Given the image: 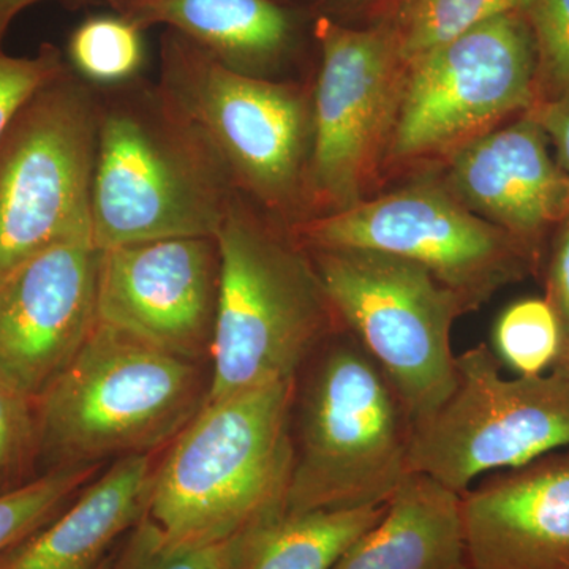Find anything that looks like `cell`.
I'll list each match as a JSON object with an SVG mask.
<instances>
[{
  "instance_id": "obj_1",
  "label": "cell",
  "mask_w": 569,
  "mask_h": 569,
  "mask_svg": "<svg viewBox=\"0 0 569 569\" xmlns=\"http://www.w3.org/2000/svg\"><path fill=\"white\" fill-rule=\"evenodd\" d=\"M97 91V249L217 236L238 190L200 129L148 77Z\"/></svg>"
},
{
  "instance_id": "obj_2",
  "label": "cell",
  "mask_w": 569,
  "mask_h": 569,
  "mask_svg": "<svg viewBox=\"0 0 569 569\" xmlns=\"http://www.w3.org/2000/svg\"><path fill=\"white\" fill-rule=\"evenodd\" d=\"M295 380L208 400L171 441L146 512L164 541L217 545L284 512Z\"/></svg>"
},
{
  "instance_id": "obj_3",
  "label": "cell",
  "mask_w": 569,
  "mask_h": 569,
  "mask_svg": "<svg viewBox=\"0 0 569 569\" xmlns=\"http://www.w3.org/2000/svg\"><path fill=\"white\" fill-rule=\"evenodd\" d=\"M413 425L388 373L346 326L337 329L295 380L284 512L387 503L410 473Z\"/></svg>"
},
{
  "instance_id": "obj_4",
  "label": "cell",
  "mask_w": 569,
  "mask_h": 569,
  "mask_svg": "<svg viewBox=\"0 0 569 569\" xmlns=\"http://www.w3.org/2000/svg\"><path fill=\"white\" fill-rule=\"evenodd\" d=\"M220 290L208 400L293 381L342 328L290 227L236 193L217 233Z\"/></svg>"
},
{
  "instance_id": "obj_5",
  "label": "cell",
  "mask_w": 569,
  "mask_h": 569,
  "mask_svg": "<svg viewBox=\"0 0 569 569\" xmlns=\"http://www.w3.org/2000/svg\"><path fill=\"white\" fill-rule=\"evenodd\" d=\"M208 389L200 362L99 321L80 353L33 402L40 458L61 468L152 455L192 421Z\"/></svg>"
},
{
  "instance_id": "obj_6",
  "label": "cell",
  "mask_w": 569,
  "mask_h": 569,
  "mask_svg": "<svg viewBox=\"0 0 569 569\" xmlns=\"http://www.w3.org/2000/svg\"><path fill=\"white\" fill-rule=\"evenodd\" d=\"M157 82L204 134L238 193L288 227L306 219L312 91L228 69L171 29L160 36Z\"/></svg>"
},
{
  "instance_id": "obj_7",
  "label": "cell",
  "mask_w": 569,
  "mask_h": 569,
  "mask_svg": "<svg viewBox=\"0 0 569 569\" xmlns=\"http://www.w3.org/2000/svg\"><path fill=\"white\" fill-rule=\"evenodd\" d=\"M306 249L340 323L388 373L413 421L429 418L455 385L451 329L470 312L462 299L426 268L396 254Z\"/></svg>"
},
{
  "instance_id": "obj_8",
  "label": "cell",
  "mask_w": 569,
  "mask_h": 569,
  "mask_svg": "<svg viewBox=\"0 0 569 569\" xmlns=\"http://www.w3.org/2000/svg\"><path fill=\"white\" fill-rule=\"evenodd\" d=\"M97 129L99 91L67 67L3 133L0 277L48 247L92 239Z\"/></svg>"
},
{
  "instance_id": "obj_9",
  "label": "cell",
  "mask_w": 569,
  "mask_h": 569,
  "mask_svg": "<svg viewBox=\"0 0 569 569\" xmlns=\"http://www.w3.org/2000/svg\"><path fill=\"white\" fill-rule=\"evenodd\" d=\"M500 367L486 343L456 356L451 392L413 425L410 471L462 496L478 478L569 448V378H505Z\"/></svg>"
},
{
  "instance_id": "obj_10",
  "label": "cell",
  "mask_w": 569,
  "mask_h": 569,
  "mask_svg": "<svg viewBox=\"0 0 569 569\" xmlns=\"http://www.w3.org/2000/svg\"><path fill=\"white\" fill-rule=\"evenodd\" d=\"M313 37L320 69L312 88L306 219L365 201L387 159L407 71L383 24L358 31L320 14Z\"/></svg>"
},
{
  "instance_id": "obj_11",
  "label": "cell",
  "mask_w": 569,
  "mask_h": 569,
  "mask_svg": "<svg viewBox=\"0 0 569 569\" xmlns=\"http://www.w3.org/2000/svg\"><path fill=\"white\" fill-rule=\"evenodd\" d=\"M538 103V58L523 11L498 14L407 62L387 159L452 153Z\"/></svg>"
},
{
  "instance_id": "obj_12",
  "label": "cell",
  "mask_w": 569,
  "mask_h": 569,
  "mask_svg": "<svg viewBox=\"0 0 569 569\" xmlns=\"http://www.w3.org/2000/svg\"><path fill=\"white\" fill-rule=\"evenodd\" d=\"M305 247H343L406 258L475 310L522 279L535 252L471 212L447 187L417 183L290 227Z\"/></svg>"
},
{
  "instance_id": "obj_13",
  "label": "cell",
  "mask_w": 569,
  "mask_h": 569,
  "mask_svg": "<svg viewBox=\"0 0 569 569\" xmlns=\"http://www.w3.org/2000/svg\"><path fill=\"white\" fill-rule=\"evenodd\" d=\"M219 290L217 236L100 250L99 321L179 358H211Z\"/></svg>"
},
{
  "instance_id": "obj_14",
  "label": "cell",
  "mask_w": 569,
  "mask_h": 569,
  "mask_svg": "<svg viewBox=\"0 0 569 569\" xmlns=\"http://www.w3.org/2000/svg\"><path fill=\"white\" fill-rule=\"evenodd\" d=\"M100 250L69 239L0 277V383L36 402L99 325Z\"/></svg>"
},
{
  "instance_id": "obj_15",
  "label": "cell",
  "mask_w": 569,
  "mask_h": 569,
  "mask_svg": "<svg viewBox=\"0 0 569 569\" xmlns=\"http://www.w3.org/2000/svg\"><path fill=\"white\" fill-rule=\"evenodd\" d=\"M470 569H569V448L462 493Z\"/></svg>"
},
{
  "instance_id": "obj_16",
  "label": "cell",
  "mask_w": 569,
  "mask_h": 569,
  "mask_svg": "<svg viewBox=\"0 0 569 569\" xmlns=\"http://www.w3.org/2000/svg\"><path fill=\"white\" fill-rule=\"evenodd\" d=\"M533 112L449 153V192L530 247L569 216V176L549 153Z\"/></svg>"
},
{
  "instance_id": "obj_17",
  "label": "cell",
  "mask_w": 569,
  "mask_h": 569,
  "mask_svg": "<svg viewBox=\"0 0 569 569\" xmlns=\"http://www.w3.org/2000/svg\"><path fill=\"white\" fill-rule=\"evenodd\" d=\"M151 455L114 460L50 522L0 553V569H102L148 512Z\"/></svg>"
},
{
  "instance_id": "obj_18",
  "label": "cell",
  "mask_w": 569,
  "mask_h": 569,
  "mask_svg": "<svg viewBox=\"0 0 569 569\" xmlns=\"http://www.w3.org/2000/svg\"><path fill=\"white\" fill-rule=\"evenodd\" d=\"M123 17L179 32L228 69L266 80L283 81L301 43V20L280 0H146Z\"/></svg>"
},
{
  "instance_id": "obj_19",
  "label": "cell",
  "mask_w": 569,
  "mask_h": 569,
  "mask_svg": "<svg viewBox=\"0 0 569 569\" xmlns=\"http://www.w3.org/2000/svg\"><path fill=\"white\" fill-rule=\"evenodd\" d=\"M332 569H470L462 496L410 471L380 520Z\"/></svg>"
},
{
  "instance_id": "obj_20",
  "label": "cell",
  "mask_w": 569,
  "mask_h": 569,
  "mask_svg": "<svg viewBox=\"0 0 569 569\" xmlns=\"http://www.w3.org/2000/svg\"><path fill=\"white\" fill-rule=\"evenodd\" d=\"M385 508L316 509L266 519L250 530L241 569H332Z\"/></svg>"
},
{
  "instance_id": "obj_21",
  "label": "cell",
  "mask_w": 569,
  "mask_h": 569,
  "mask_svg": "<svg viewBox=\"0 0 569 569\" xmlns=\"http://www.w3.org/2000/svg\"><path fill=\"white\" fill-rule=\"evenodd\" d=\"M146 29L116 11L89 14L74 26L63 58L69 69L96 89H110L146 77Z\"/></svg>"
},
{
  "instance_id": "obj_22",
  "label": "cell",
  "mask_w": 569,
  "mask_h": 569,
  "mask_svg": "<svg viewBox=\"0 0 569 569\" xmlns=\"http://www.w3.org/2000/svg\"><path fill=\"white\" fill-rule=\"evenodd\" d=\"M530 0H399L385 28L403 61L462 36L498 14L523 11Z\"/></svg>"
},
{
  "instance_id": "obj_23",
  "label": "cell",
  "mask_w": 569,
  "mask_h": 569,
  "mask_svg": "<svg viewBox=\"0 0 569 569\" xmlns=\"http://www.w3.org/2000/svg\"><path fill=\"white\" fill-rule=\"evenodd\" d=\"M100 466L51 468L0 493V553L50 522L99 473Z\"/></svg>"
},
{
  "instance_id": "obj_24",
  "label": "cell",
  "mask_w": 569,
  "mask_h": 569,
  "mask_svg": "<svg viewBox=\"0 0 569 569\" xmlns=\"http://www.w3.org/2000/svg\"><path fill=\"white\" fill-rule=\"evenodd\" d=\"M493 346L501 365L519 376H542L559 355L557 318L546 299H520L501 313L493 328Z\"/></svg>"
},
{
  "instance_id": "obj_25",
  "label": "cell",
  "mask_w": 569,
  "mask_h": 569,
  "mask_svg": "<svg viewBox=\"0 0 569 569\" xmlns=\"http://www.w3.org/2000/svg\"><path fill=\"white\" fill-rule=\"evenodd\" d=\"M40 459L39 427L32 400L0 383V493L29 481Z\"/></svg>"
},
{
  "instance_id": "obj_26",
  "label": "cell",
  "mask_w": 569,
  "mask_h": 569,
  "mask_svg": "<svg viewBox=\"0 0 569 569\" xmlns=\"http://www.w3.org/2000/svg\"><path fill=\"white\" fill-rule=\"evenodd\" d=\"M523 14L537 44L538 97L546 102L569 88V0H530Z\"/></svg>"
},
{
  "instance_id": "obj_27",
  "label": "cell",
  "mask_w": 569,
  "mask_h": 569,
  "mask_svg": "<svg viewBox=\"0 0 569 569\" xmlns=\"http://www.w3.org/2000/svg\"><path fill=\"white\" fill-rule=\"evenodd\" d=\"M249 533L250 529L217 545L173 546L164 541L151 519L144 516L138 523L137 569H241Z\"/></svg>"
},
{
  "instance_id": "obj_28",
  "label": "cell",
  "mask_w": 569,
  "mask_h": 569,
  "mask_svg": "<svg viewBox=\"0 0 569 569\" xmlns=\"http://www.w3.org/2000/svg\"><path fill=\"white\" fill-rule=\"evenodd\" d=\"M62 48L41 43L39 52L17 58L0 50V140L26 103L67 70Z\"/></svg>"
},
{
  "instance_id": "obj_29",
  "label": "cell",
  "mask_w": 569,
  "mask_h": 569,
  "mask_svg": "<svg viewBox=\"0 0 569 569\" xmlns=\"http://www.w3.org/2000/svg\"><path fill=\"white\" fill-rule=\"evenodd\" d=\"M545 299L553 310L559 325V355L552 369L567 367L569 366V216L559 224V233L550 252Z\"/></svg>"
},
{
  "instance_id": "obj_30",
  "label": "cell",
  "mask_w": 569,
  "mask_h": 569,
  "mask_svg": "<svg viewBox=\"0 0 569 569\" xmlns=\"http://www.w3.org/2000/svg\"><path fill=\"white\" fill-rule=\"evenodd\" d=\"M559 153L560 167L569 176V88L553 99L531 108Z\"/></svg>"
},
{
  "instance_id": "obj_31",
  "label": "cell",
  "mask_w": 569,
  "mask_h": 569,
  "mask_svg": "<svg viewBox=\"0 0 569 569\" xmlns=\"http://www.w3.org/2000/svg\"><path fill=\"white\" fill-rule=\"evenodd\" d=\"M41 2H58L73 10L82 7H99V0H0V50L11 22L17 20L18 14Z\"/></svg>"
},
{
  "instance_id": "obj_32",
  "label": "cell",
  "mask_w": 569,
  "mask_h": 569,
  "mask_svg": "<svg viewBox=\"0 0 569 569\" xmlns=\"http://www.w3.org/2000/svg\"><path fill=\"white\" fill-rule=\"evenodd\" d=\"M138 556H140V537H138L137 526L122 539L121 545L116 548L102 569H137Z\"/></svg>"
},
{
  "instance_id": "obj_33",
  "label": "cell",
  "mask_w": 569,
  "mask_h": 569,
  "mask_svg": "<svg viewBox=\"0 0 569 569\" xmlns=\"http://www.w3.org/2000/svg\"><path fill=\"white\" fill-rule=\"evenodd\" d=\"M146 0H99V7H107L116 13L126 14L134 7L141 6Z\"/></svg>"
},
{
  "instance_id": "obj_34",
  "label": "cell",
  "mask_w": 569,
  "mask_h": 569,
  "mask_svg": "<svg viewBox=\"0 0 569 569\" xmlns=\"http://www.w3.org/2000/svg\"><path fill=\"white\" fill-rule=\"evenodd\" d=\"M552 370H553V372H559V373H561V376L569 378V366L557 367V369H552Z\"/></svg>"
}]
</instances>
